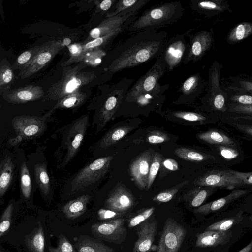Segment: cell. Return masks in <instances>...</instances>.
Returning <instances> with one entry per match:
<instances>
[{
  "label": "cell",
  "instance_id": "6da1fadb",
  "mask_svg": "<svg viewBox=\"0 0 252 252\" xmlns=\"http://www.w3.org/2000/svg\"><path fill=\"white\" fill-rule=\"evenodd\" d=\"M168 40L167 32L164 31L136 32L116 47L107 70L113 74L157 58L162 54Z\"/></svg>",
  "mask_w": 252,
  "mask_h": 252
},
{
  "label": "cell",
  "instance_id": "7a4b0ae2",
  "mask_svg": "<svg viewBox=\"0 0 252 252\" xmlns=\"http://www.w3.org/2000/svg\"><path fill=\"white\" fill-rule=\"evenodd\" d=\"M184 12V8L180 1L164 3L144 11L130 24L126 31L136 32L158 29L179 20Z\"/></svg>",
  "mask_w": 252,
  "mask_h": 252
},
{
  "label": "cell",
  "instance_id": "3957f363",
  "mask_svg": "<svg viewBox=\"0 0 252 252\" xmlns=\"http://www.w3.org/2000/svg\"><path fill=\"white\" fill-rule=\"evenodd\" d=\"M86 66L81 62L73 67H65L61 79L48 90L45 99L58 101L95 79L96 75L94 72L81 71Z\"/></svg>",
  "mask_w": 252,
  "mask_h": 252
},
{
  "label": "cell",
  "instance_id": "277c9868",
  "mask_svg": "<svg viewBox=\"0 0 252 252\" xmlns=\"http://www.w3.org/2000/svg\"><path fill=\"white\" fill-rule=\"evenodd\" d=\"M222 65L214 62L209 69L208 89L204 96V103L209 113L220 118L226 113L228 106V95L220 85V70Z\"/></svg>",
  "mask_w": 252,
  "mask_h": 252
},
{
  "label": "cell",
  "instance_id": "5b68a950",
  "mask_svg": "<svg viewBox=\"0 0 252 252\" xmlns=\"http://www.w3.org/2000/svg\"><path fill=\"white\" fill-rule=\"evenodd\" d=\"M167 65L162 55L157 58L153 65L127 91L122 102H128L138 95L150 93L160 84L158 80L164 74Z\"/></svg>",
  "mask_w": 252,
  "mask_h": 252
},
{
  "label": "cell",
  "instance_id": "8992f818",
  "mask_svg": "<svg viewBox=\"0 0 252 252\" xmlns=\"http://www.w3.org/2000/svg\"><path fill=\"white\" fill-rule=\"evenodd\" d=\"M193 183L198 186L212 187L232 190L244 189L242 181L229 168L215 166L206 170L197 178Z\"/></svg>",
  "mask_w": 252,
  "mask_h": 252
},
{
  "label": "cell",
  "instance_id": "52a82bcc",
  "mask_svg": "<svg viewBox=\"0 0 252 252\" xmlns=\"http://www.w3.org/2000/svg\"><path fill=\"white\" fill-rule=\"evenodd\" d=\"M112 156L100 158L82 168L71 182V191L76 192L100 179L108 170Z\"/></svg>",
  "mask_w": 252,
  "mask_h": 252
},
{
  "label": "cell",
  "instance_id": "ba28073f",
  "mask_svg": "<svg viewBox=\"0 0 252 252\" xmlns=\"http://www.w3.org/2000/svg\"><path fill=\"white\" fill-rule=\"evenodd\" d=\"M133 81V79L122 78L109 92L99 112L97 130L103 128L116 112Z\"/></svg>",
  "mask_w": 252,
  "mask_h": 252
},
{
  "label": "cell",
  "instance_id": "9c48e42d",
  "mask_svg": "<svg viewBox=\"0 0 252 252\" xmlns=\"http://www.w3.org/2000/svg\"><path fill=\"white\" fill-rule=\"evenodd\" d=\"M126 221V219L121 218L95 223L91 226V230L94 237L99 240L121 244L127 235Z\"/></svg>",
  "mask_w": 252,
  "mask_h": 252
},
{
  "label": "cell",
  "instance_id": "30bf717a",
  "mask_svg": "<svg viewBox=\"0 0 252 252\" xmlns=\"http://www.w3.org/2000/svg\"><path fill=\"white\" fill-rule=\"evenodd\" d=\"M186 234V229L183 226L173 219L168 218L157 246V252H178Z\"/></svg>",
  "mask_w": 252,
  "mask_h": 252
},
{
  "label": "cell",
  "instance_id": "8fae6325",
  "mask_svg": "<svg viewBox=\"0 0 252 252\" xmlns=\"http://www.w3.org/2000/svg\"><path fill=\"white\" fill-rule=\"evenodd\" d=\"M63 48L64 43L55 40L41 45L32 61L20 70L19 76L22 79H26L37 73L47 65Z\"/></svg>",
  "mask_w": 252,
  "mask_h": 252
},
{
  "label": "cell",
  "instance_id": "7c38bea8",
  "mask_svg": "<svg viewBox=\"0 0 252 252\" xmlns=\"http://www.w3.org/2000/svg\"><path fill=\"white\" fill-rule=\"evenodd\" d=\"M188 36L189 43L188 44L182 61L184 64L200 60L210 50L214 41L212 29L210 31L202 30L193 35H188Z\"/></svg>",
  "mask_w": 252,
  "mask_h": 252
},
{
  "label": "cell",
  "instance_id": "4fadbf2b",
  "mask_svg": "<svg viewBox=\"0 0 252 252\" xmlns=\"http://www.w3.org/2000/svg\"><path fill=\"white\" fill-rule=\"evenodd\" d=\"M35 116L21 115L14 117L12 121L14 130L23 139H28L40 135L46 127L45 118Z\"/></svg>",
  "mask_w": 252,
  "mask_h": 252
},
{
  "label": "cell",
  "instance_id": "5bb4252c",
  "mask_svg": "<svg viewBox=\"0 0 252 252\" xmlns=\"http://www.w3.org/2000/svg\"><path fill=\"white\" fill-rule=\"evenodd\" d=\"M89 122L88 115L82 116L72 125L66 139V154L62 163L67 164L76 155L83 141Z\"/></svg>",
  "mask_w": 252,
  "mask_h": 252
},
{
  "label": "cell",
  "instance_id": "9a60e30c",
  "mask_svg": "<svg viewBox=\"0 0 252 252\" xmlns=\"http://www.w3.org/2000/svg\"><path fill=\"white\" fill-rule=\"evenodd\" d=\"M185 34L176 35L168 39L166 43L162 55L169 71L176 67L183 61L188 47Z\"/></svg>",
  "mask_w": 252,
  "mask_h": 252
},
{
  "label": "cell",
  "instance_id": "2e32d148",
  "mask_svg": "<svg viewBox=\"0 0 252 252\" xmlns=\"http://www.w3.org/2000/svg\"><path fill=\"white\" fill-rule=\"evenodd\" d=\"M158 232V223L156 219H148L138 227L137 240L134 243L132 252H150Z\"/></svg>",
  "mask_w": 252,
  "mask_h": 252
},
{
  "label": "cell",
  "instance_id": "e0dca14e",
  "mask_svg": "<svg viewBox=\"0 0 252 252\" xmlns=\"http://www.w3.org/2000/svg\"><path fill=\"white\" fill-rule=\"evenodd\" d=\"M135 200L132 193L120 185L116 187L105 201L107 209L126 215L132 209Z\"/></svg>",
  "mask_w": 252,
  "mask_h": 252
},
{
  "label": "cell",
  "instance_id": "ac0fdd59",
  "mask_svg": "<svg viewBox=\"0 0 252 252\" xmlns=\"http://www.w3.org/2000/svg\"><path fill=\"white\" fill-rule=\"evenodd\" d=\"M3 99L12 104H22L40 99L45 96L41 86L34 85L4 91Z\"/></svg>",
  "mask_w": 252,
  "mask_h": 252
},
{
  "label": "cell",
  "instance_id": "d6986e66",
  "mask_svg": "<svg viewBox=\"0 0 252 252\" xmlns=\"http://www.w3.org/2000/svg\"><path fill=\"white\" fill-rule=\"evenodd\" d=\"M154 156L152 150H147L139 155L131 163L130 174L136 185L141 189L147 186L150 167Z\"/></svg>",
  "mask_w": 252,
  "mask_h": 252
},
{
  "label": "cell",
  "instance_id": "ffe728a7",
  "mask_svg": "<svg viewBox=\"0 0 252 252\" xmlns=\"http://www.w3.org/2000/svg\"><path fill=\"white\" fill-rule=\"evenodd\" d=\"M211 152L218 159L220 166L229 168L240 164L245 159V153L241 145H210Z\"/></svg>",
  "mask_w": 252,
  "mask_h": 252
},
{
  "label": "cell",
  "instance_id": "44dd1931",
  "mask_svg": "<svg viewBox=\"0 0 252 252\" xmlns=\"http://www.w3.org/2000/svg\"><path fill=\"white\" fill-rule=\"evenodd\" d=\"M252 192V190L248 189H236L225 196L210 202L195 209L193 212L201 215H208L220 210L241 197Z\"/></svg>",
  "mask_w": 252,
  "mask_h": 252
},
{
  "label": "cell",
  "instance_id": "7402d4cb",
  "mask_svg": "<svg viewBox=\"0 0 252 252\" xmlns=\"http://www.w3.org/2000/svg\"><path fill=\"white\" fill-rule=\"evenodd\" d=\"M136 17L134 14H119L105 19L97 26L90 31L89 36L85 41L86 43L112 32Z\"/></svg>",
  "mask_w": 252,
  "mask_h": 252
},
{
  "label": "cell",
  "instance_id": "603a6c76",
  "mask_svg": "<svg viewBox=\"0 0 252 252\" xmlns=\"http://www.w3.org/2000/svg\"><path fill=\"white\" fill-rule=\"evenodd\" d=\"M232 236V232L219 230H206L196 235L195 246L200 248H208L222 245L228 242Z\"/></svg>",
  "mask_w": 252,
  "mask_h": 252
},
{
  "label": "cell",
  "instance_id": "cb8c5ba5",
  "mask_svg": "<svg viewBox=\"0 0 252 252\" xmlns=\"http://www.w3.org/2000/svg\"><path fill=\"white\" fill-rule=\"evenodd\" d=\"M191 7L206 16L218 15L230 9L228 1L224 0H191Z\"/></svg>",
  "mask_w": 252,
  "mask_h": 252
},
{
  "label": "cell",
  "instance_id": "d4e9b609",
  "mask_svg": "<svg viewBox=\"0 0 252 252\" xmlns=\"http://www.w3.org/2000/svg\"><path fill=\"white\" fill-rule=\"evenodd\" d=\"M150 1V0H117L113 6V9L106 13V18L112 17L119 14L136 15L139 11Z\"/></svg>",
  "mask_w": 252,
  "mask_h": 252
},
{
  "label": "cell",
  "instance_id": "484cf974",
  "mask_svg": "<svg viewBox=\"0 0 252 252\" xmlns=\"http://www.w3.org/2000/svg\"><path fill=\"white\" fill-rule=\"evenodd\" d=\"M197 137L209 145H241L236 139L217 129H211L201 132L197 135Z\"/></svg>",
  "mask_w": 252,
  "mask_h": 252
},
{
  "label": "cell",
  "instance_id": "4316f807",
  "mask_svg": "<svg viewBox=\"0 0 252 252\" xmlns=\"http://www.w3.org/2000/svg\"><path fill=\"white\" fill-rule=\"evenodd\" d=\"M174 152L178 157L184 160L197 162H205L220 166L218 159L211 152V153L200 152L182 147L175 149Z\"/></svg>",
  "mask_w": 252,
  "mask_h": 252
},
{
  "label": "cell",
  "instance_id": "83f0119b",
  "mask_svg": "<svg viewBox=\"0 0 252 252\" xmlns=\"http://www.w3.org/2000/svg\"><path fill=\"white\" fill-rule=\"evenodd\" d=\"M74 246L77 252H115L113 248L100 240L86 235L78 237Z\"/></svg>",
  "mask_w": 252,
  "mask_h": 252
},
{
  "label": "cell",
  "instance_id": "f1b7e54d",
  "mask_svg": "<svg viewBox=\"0 0 252 252\" xmlns=\"http://www.w3.org/2000/svg\"><path fill=\"white\" fill-rule=\"evenodd\" d=\"M205 85L199 73L190 76L180 86L179 92L182 94L179 98H195L202 92Z\"/></svg>",
  "mask_w": 252,
  "mask_h": 252
},
{
  "label": "cell",
  "instance_id": "f546056e",
  "mask_svg": "<svg viewBox=\"0 0 252 252\" xmlns=\"http://www.w3.org/2000/svg\"><path fill=\"white\" fill-rule=\"evenodd\" d=\"M220 120L252 122V105H243L228 103V110Z\"/></svg>",
  "mask_w": 252,
  "mask_h": 252
},
{
  "label": "cell",
  "instance_id": "4dcf8cb0",
  "mask_svg": "<svg viewBox=\"0 0 252 252\" xmlns=\"http://www.w3.org/2000/svg\"><path fill=\"white\" fill-rule=\"evenodd\" d=\"M90 198L89 195H83L65 204L63 212L66 218L74 219L82 215L87 209Z\"/></svg>",
  "mask_w": 252,
  "mask_h": 252
},
{
  "label": "cell",
  "instance_id": "1f68e13d",
  "mask_svg": "<svg viewBox=\"0 0 252 252\" xmlns=\"http://www.w3.org/2000/svg\"><path fill=\"white\" fill-rule=\"evenodd\" d=\"M25 243L30 252H44V231L40 222L32 232L25 235Z\"/></svg>",
  "mask_w": 252,
  "mask_h": 252
},
{
  "label": "cell",
  "instance_id": "d6a6232c",
  "mask_svg": "<svg viewBox=\"0 0 252 252\" xmlns=\"http://www.w3.org/2000/svg\"><path fill=\"white\" fill-rule=\"evenodd\" d=\"M87 96L86 93L78 90L57 101L53 109L46 115L49 116L58 109L74 108L80 106L85 101Z\"/></svg>",
  "mask_w": 252,
  "mask_h": 252
},
{
  "label": "cell",
  "instance_id": "836d02e7",
  "mask_svg": "<svg viewBox=\"0 0 252 252\" xmlns=\"http://www.w3.org/2000/svg\"><path fill=\"white\" fill-rule=\"evenodd\" d=\"M14 166L11 158L7 156L1 161L0 165V196L6 192L13 178Z\"/></svg>",
  "mask_w": 252,
  "mask_h": 252
},
{
  "label": "cell",
  "instance_id": "e575fe53",
  "mask_svg": "<svg viewBox=\"0 0 252 252\" xmlns=\"http://www.w3.org/2000/svg\"><path fill=\"white\" fill-rule=\"evenodd\" d=\"M252 34V23L243 22L233 27L227 35L226 40L230 44H237Z\"/></svg>",
  "mask_w": 252,
  "mask_h": 252
},
{
  "label": "cell",
  "instance_id": "d590c367",
  "mask_svg": "<svg viewBox=\"0 0 252 252\" xmlns=\"http://www.w3.org/2000/svg\"><path fill=\"white\" fill-rule=\"evenodd\" d=\"M134 128L129 126H123L108 131L101 139L99 146L107 148L116 143Z\"/></svg>",
  "mask_w": 252,
  "mask_h": 252
},
{
  "label": "cell",
  "instance_id": "8d00e7d4",
  "mask_svg": "<svg viewBox=\"0 0 252 252\" xmlns=\"http://www.w3.org/2000/svg\"><path fill=\"white\" fill-rule=\"evenodd\" d=\"M217 189V188L212 187L199 186L189 195V205L193 208L200 207Z\"/></svg>",
  "mask_w": 252,
  "mask_h": 252
},
{
  "label": "cell",
  "instance_id": "74e56055",
  "mask_svg": "<svg viewBox=\"0 0 252 252\" xmlns=\"http://www.w3.org/2000/svg\"><path fill=\"white\" fill-rule=\"evenodd\" d=\"M34 176L40 189L44 195H47L50 189V178L48 174L46 165L39 163L34 167Z\"/></svg>",
  "mask_w": 252,
  "mask_h": 252
},
{
  "label": "cell",
  "instance_id": "f35d334b",
  "mask_svg": "<svg viewBox=\"0 0 252 252\" xmlns=\"http://www.w3.org/2000/svg\"><path fill=\"white\" fill-rule=\"evenodd\" d=\"M70 57L66 61L61 64L63 67H65L74 63L83 61L85 54L88 50L84 48L83 44L74 43L68 46Z\"/></svg>",
  "mask_w": 252,
  "mask_h": 252
},
{
  "label": "cell",
  "instance_id": "ab89813d",
  "mask_svg": "<svg viewBox=\"0 0 252 252\" xmlns=\"http://www.w3.org/2000/svg\"><path fill=\"white\" fill-rule=\"evenodd\" d=\"M41 48V45L32 47L22 53L12 65L13 70H21L29 64L34 58Z\"/></svg>",
  "mask_w": 252,
  "mask_h": 252
},
{
  "label": "cell",
  "instance_id": "60d3db41",
  "mask_svg": "<svg viewBox=\"0 0 252 252\" xmlns=\"http://www.w3.org/2000/svg\"><path fill=\"white\" fill-rule=\"evenodd\" d=\"M13 70L8 62L5 59L0 62V88L5 91L12 82L14 77Z\"/></svg>",
  "mask_w": 252,
  "mask_h": 252
},
{
  "label": "cell",
  "instance_id": "b9f144b4",
  "mask_svg": "<svg viewBox=\"0 0 252 252\" xmlns=\"http://www.w3.org/2000/svg\"><path fill=\"white\" fill-rule=\"evenodd\" d=\"M242 212L241 211L234 217L216 222L208 226L206 230H229L232 226L241 221L242 219Z\"/></svg>",
  "mask_w": 252,
  "mask_h": 252
},
{
  "label": "cell",
  "instance_id": "7bdbcfd3",
  "mask_svg": "<svg viewBox=\"0 0 252 252\" xmlns=\"http://www.w3.org/2000/svg\"><path fill=\"white\" fill-rule=\"evenodd\" d=\"M221 121L237 131L241 134L242 138L252 141V122H243L232 120H222Z\"/></svg>",
  "mask_w": 252,
  "mask_h": 252
},
{
  "label": "cell",
  "instance_id": "ee69618b",
  "mask_svg": "<svg viewBox=\"0 0 252 252\" xmlns=\"http://www.w3.org/2000/svg\"><path fill=\"white\" fill-rule=\"evenodd\" d=\"M20 188L23 196L29 199L31 196L32 185L29 171L25 162L21 166Z\"/></svg>",
  "mask_w": 252,
  "mask_h": 252
},
{
  "label": "cell",
  "instance_id": "f6af8a7d",
  "mask_svg": "<svg viewBox=\"0 0 252 252\" xmlns=\"http://www.w3.org/2000/svg\"><path fill=\"white\" fill-rule=\"evenodd\" d=\"M106 54L105 51L101 48L88 50L85 54L82 62L86 66L96 67L101 63L103 58Z\"/></svg>",
  "mask_w": 252,
  "mask_h": 252
},
{
  "label": "cell",
  "instance_id": "bcb514c9",
  "mask_svg": "<svg viewBox=\"0 0 252 252\" xmlns=\"http://www.w3.org/2000/svg\"><path fill=\"white\" fill-rule=\"evenodd\" d=\"M155 211V208L151 207L142 209L130 217L127 220L129 228L139 225L141 223L149 219Z\"/></svg>",
  "mask_w": 252,
  "mask_h": 252
},
{
  "label": "cell",
  "instance_id": "7dc6e473",
  "mask_svg": "<svg viewBox=\"0 0 252 252\" xmlns=\"http://www.w3.org/2000/svg\"><path fill=\"white\" fill-rule=\"evenodd\" d=\"M232 85L228 88L237 92L252 94V80L250 79L233 78L231 79Z\"/></svg>",
  "mask_w": 252,
  "mask_h": 252
},
{
  "label": "cell",
  "instance_id": "c3c4849f",
  "mask_svg": "<svg viewBox=\"0 0 252 252\" xmlns=\"http://www.w3.org/2000/svg\"><path fill=\"white\" fill-rule=\"evenodd\" d=\"M162 156L158 152L154 155L150 167L149 174L148 178L147 190H148L152 185L157 174L160 168L162 163Z\"/></svg>",
  "mask_w": 252,
  "mask_h": 252
},
{
  "label": "cell",
  "instance_id": "681fc988",
  "mask_svg": "<svg viewBox=\"0 0 252 252\" xmlns=\"http://www.w3.org/2000/svg\"><path fill=\"white\" fill-rule=\"evenodd\" d=\"M13 211V205L10 203L5 209L0 218V237H1L9 229L11 221Z\"/></svg>",
  "mask_w": 252,
  "mask_h": 252
},
{
  "label": "cell",
  "instance_id": "f907efd6",
  "mask_svg": "<svg viewBox=\"0 0 252 252\" xmlns=\"http://www.w3.org/2000/svg\"><path fill=\"white\" fill-rule=\"evenodd\" d=\"M49 252H76L68 239L63 235L59 236L58 245L56 247L50 246Z\"/></svg>",
  "mask_w": 252,
  "mask_h": 252
},
{
  "label": "cell",
  "instance_id": "816d5d0a",
  "mask_svg": "<svg viewBox=\"0 0 252 252\" xmlns=\"http://www.w3.org/2000/svg\"><path fill=\"white\" fill-rule=\"evenodd\" d=\"M188 182L186 181L178 185L175 188L161 192L155 196L153 200L159 202H167L170 201L178 192L179 189Z\"/></svg>",
  "mask_w": 252,
  "mask_h": 252
},
{
  "label": "cell",
  "instance_id": "f5cc1de1",
  "mask_svg": "<svg viewBox=\"0 0 252 252\" xmlns=\"http://www.w3.org/2000/svg\"><path fill=\"white\" fill-rule=\"evenodd\" d=\"M230 103L243 105H252V94L237 92L228 98Z\"/></svg>",
  "mask_w": 252,
  "mask_h": 252
},
{
  "label": "cell",
  "instance_id": "db71d44e",
  "mask_svg": "<svg viewBox=\"0 0 252 252\" xmlns=\"http://www.w3.org/2000/svg\"><path fill=\"white\" fill-rule=\"evenodd\" d=\"M125 215L109 209H100L97 211V218L101 221L123 218Z\"/></svg>",
  "mask_w": 252,
  "mask_h": 252
},
{
  "label": "cell",
  "instance_id": "11a10c76",
  "mask_svg": "<svg viewBox=\"0 0 252 252\" xmlns=\"http://www.w3.org/2000/svg\"><path fill=\"white\" fill-rule=\"evenodd\" d=\"M146 140L151 144H157L168 141L169 137L161 131H153L147 135Z\"/></svg>",
  "mask_w": 252,
  "mask_h": 252
},
{
  "label": "cell",
  "instance_id": "9f6ffc18",
  "mask_svg": "<svg viewBox=\"0 0 252 252\" xmlns=\"http://www.w3.org/2000/svg\"><path fill=\"white\" fill-rule=\"evenodd\" d=\"M234 174L242 181L244 189L252 190V172H241L233 170Z\"/></svg>",
  "mask_w": 252,
  "mask_h": 252
},
{
  "label": "cell",
  "instance_id": "6f0895ef",
  "mask_svg": "<svg viewBox=\"0 0 252 252\" xmlns=\"http://www.w3.org/2000/svg\"><path fill=\"white\" fill-rule=\"evenodd\" d=\"M161 164L164 167L170 171H176L179 169L178 164L174 159H165L162 161Z\"/></svg>",
  "mask_w": 252,
  "mask_h": 252
},
{
  "label": "cell",
  "instance_id": "680465c9",
  "mask_svg": "<svg viewBox=\"0 0 252 252\" xmlns=\"http://www.w3.org/2000/svg\"><path fill=\"white\" fill-rule=\"evenodd\" d=\"M116 1L117 0H104L98 3V8L103 12H107L114 6Z\"/></svg>",
  "mask_w": 252,
  "mask_h": 252
},
{
  "label": "cell",
  "instance_id": "91938a15",
  "mask_svg": "<svg viewBox=\"0 0 252 252\" xmlns=\"http://www.w3.org/2000/svg\"><path fill=\"white\" fill-rule=\"evenodd\" d=\"M237 252H252V239L247 246Z\"/></svg>",
  "mask_w": 252,
  "mask_h": 252
},
{
  "label": "cell",
  "instance_id": "94428289",
  "mask_svg": "<svg viewBox=\"0 0 252 252\" xmlns=\"http://www.w3.org/2000/svg\"><path fill=\"white\" fill-rule=\"evenodd\" d=\"M248 195H248V196L247 197L248 199L250 200L252 202V192L250 193V194H249Z\"/></svg>",
  "mask_w": 252,
  "mask_h": 252
},
{
  "label": "cell",
  "instance_id": "6125c7cd",
  "mask_svg": "<svg viewBox=\"0 0 252 252\" xmlns=\"http://www.w3.org/2000/svg\"><path fill=\"white\" fill-rule=\"evenodd\" d=\"M0 252H3L2 251H0Z\"/></svg>",
  "mask_w": 252,
  "mask_h": 252
},
{
  "label": "cell",
  "instance_id": "be15d7a7",
  "mask_svg": "<svg viewBox=\"0 0 252 252\" xmlns=\"http://www.w3.org/2000/svg\"><path fill=\"white\" fill-rule=\"evenodd\" d=\"M251 218L252 219V216L251 217Z\"/></svg>",
  "mask_w": 252,
  "mask_h": 252
}]
</instances>
